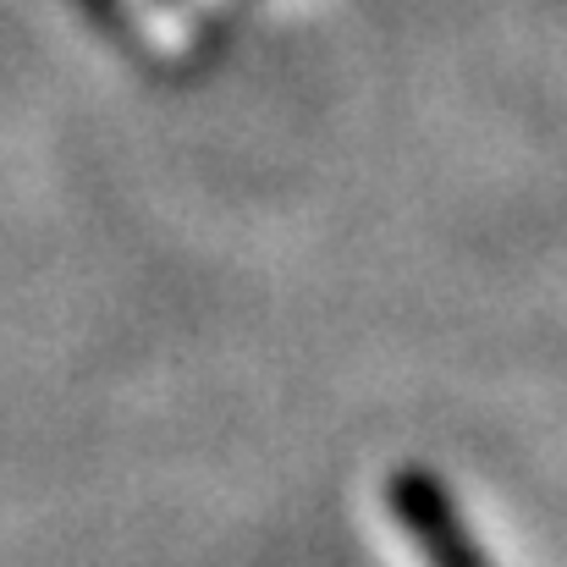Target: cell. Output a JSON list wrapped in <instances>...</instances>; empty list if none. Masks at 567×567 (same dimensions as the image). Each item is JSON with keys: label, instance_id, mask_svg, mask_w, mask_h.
<instances>
[{"label": "cell", "instance_id": "1", "mask_svg": "<svg viewBox=\"0 0 567 567\" xmlns=\"http://www.w3.org/2000/svg\"><path fill=\"white\" fill-rule=\"evenodd\" d=\"M396 518H402V529L413 535V546L430 557V567H491L474 551V540L457 529L446 496H441L430 480H402V485H396Z\"/></svg>", "mask_w": 567, "mask_h": 567}]
</instances>
